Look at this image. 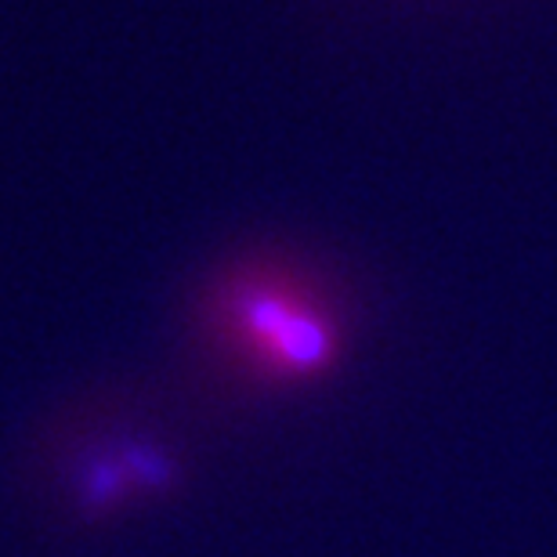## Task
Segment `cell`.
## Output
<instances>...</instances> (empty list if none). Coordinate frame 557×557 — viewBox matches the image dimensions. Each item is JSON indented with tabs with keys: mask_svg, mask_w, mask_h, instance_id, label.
Wrapping results in <instances>:
<instances>
[{
	"mask_svg": "<svg viewBox=\"0 0 557 557\" xmlns=\"http://www.w3.org/2000/svg\"><path fill=\"white\" fill-rule=\"evenodd\" d=\"M207 322L228 359L264 384H311L344 351V326L330 300L300 275L269 264L221 278Z\"/></svg>",
	"mask_w": 557,
	"mask_h": 557,
	"instance_id": "1",
	"label": "cell"
}]
</instances>
